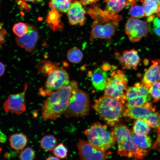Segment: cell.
Instances as JSON below:
<instances>
[{
  "label": "cell",
  "mask_w": 160,
  "mask_h": 160,
  "mask_svg": "<svg viewBox=\"0 0 160 160\" xmlns=\"http://www.w3.org/2000/svg\"><path fill=\"white\" fill-rule=\"evenodd\" d=\"M78 88V82L72 80L68 85L50 93L41 107L42 117L55 120L64 114L72 92Z\"/></svg>",
  "instance_id": "obj_2"
},
{
  "label": "cell",
  "mask_w": 160,
  "mask_h": 160,
  "mask_svg": "<svg viewBox=\"0 0 160 160\" xmlns=\"http://www.w3.org/2000/svg\"><path fill=\"white\" fill-rule=\"evenodd\" d=\"M123 104L116 98L104 95L94 100L92 107L102 120L114 127L123 115Z\"/></svg>",
  "instance_id": "obj_4"
},
{
  "label": "cell",
  "mask_w": 160,
  "mask_h": 160,
  "mask_svg": "<svg viewBox=\"0 0 160 160\" xmlns=\"http://www.w3.org/2000/svg\"><path fill=\"white\" fill-rule=\"evenodd\" d=\"M149 89L153 102H157L160 100V81L153 83Z\"/></svg>",
  "instance_id": "obj_31"
},
{
  "label": "cell",
  "mask_w": 160,
  "mask_h": 160,
  "mask_svg": "<svg viewBox=\"0 0 160 160\" xmlns=\"http://www.w3.org/2000/svg\"><path fill=\"white\" fill-rule=\"evenodd\" d=\"M151 99V96H140L125 100V106L127 108L143 106L146 103L149 102Z\"/></svg>",
  "instance_id": "obj_23"
},
{
  "label": "cell",
  "mask_w": 160,
  "mask_h": 160,
  "mask_svg": "<svg viewBox=\"0 0 160 160\" xmlns=\"http://www.w3.org/2000/svg\"><path fill=\"white\" fill-rule=\"evenodd\" d=\"M57 141L56 137L52 135H47L41 139L40 145L43 150L49 151L53 150L57 145Z\"/></svg>",
  "instance_id": "obj_24"
},
{
  "label": "cell",
  "mask_w": 160,
  "mask_h": 160,
  "mask_svg": "<svg viewBox=\"0 0 160 160\" xmlns=\"http://www.w3.org/2000/svg\"><path fill=\"white\" fill-rule=\"evenodd\" d=\"M151 62V65L145 73L141 82L149 89L153 83L160 81V59Z\"/></svg>",
  "instance_id": "obj_15"
},
{
  "label": "cell",
  "mask_w": 160,
  "mask_h": 160,
  "mask_svg": "<svg viewBox=\"0 0 160 160\" xmlns=\"http://www.w3.org/2000/svg\"><path fill=\"white\" fill-rule=\"evenodd\" d=\"M0 76H2L4 73L5 70V67L4 65L1 62L0 63Z\"/></svg>",
  "instance_id": "obj_37"
},
{
  "label": "cell",
  "mask_w": 160,
  "mask_h": 160,
  "mask_svg": "<svg viewBox=\"0 0 160 160\" xmlns=\"http://www.w3.org/2000/svg\"><path fill=\"white\" fill-rule=\"evenodd\" d=\"M154 19V17L153 15H152L149 16V17L147 19V22L149 23H150Z\"/></svg>",
  "instance_id": "obj_39"
},
{
  "label": "cell",
  "mask_w": 160,
  "mask_h": 160,
  "mask_svg": "<svg viewBox=\"0 0 160 160\" xmlns=\"http://www.w3.org/2000/svg\"><path fill=\"white\" fill-rule=\"evenodd\" d=\"M155 111V108L148 102L141 106L127 108L124 111L123 116L126 117L135 119L144 120L148 116Z\"/></svg>",
  "instance_id": "obj_14"
},
{
  "label": "cell",
  "mask_w": 160,
  "mask_h": 160,
  "mask_svg": "<svg viewBox=\"0 0 160 160\" xmlns=\"http://www.w3.org/2000/svg\"><path fill=\"white\" fill-rule=\"evenodd\" d=\"M106 2H107L108 0H104Z\"/></svg>",
  "instance_id": "obj_44"
},
{
  "label": "cell",
  "mask_w": 160,
  "mask_h": 160,
  "mask_svg": "<svg viewBox=\"0 0 160 160\" xmlns=\"http://www.w3.org/2000/svg\"><path fill=\"white\" fill-rule=\"evenodd\" d=\"M150 130V127L143 120L137 119L133 124V131L137 134L147 135Z\"/></svg>",
  "instance_id": "obj_25"
},
{
  "label": "cell",
  "mask_w": 160,
  "mask_h": 160,
  "mask_svg": "<svg viewBox=\"0 0 160 160\" xmlns=\"http://www.w3.org/2000/svg\"><path fill=\"white\" fill-rule=\"evenodd\" d=\"M155 1L159 5L160 4V0H153Z\"/></svg>",
  "instance_id": "obj_42"
},
{
  "label": "cell",
  "mask_w": 160,
  "mask_h": 160,
  "mask_svg": "<svg viewBox=\"0 0 160 160\" xmlns=\"http://www.w3.org/2000/svg\"><path fill=\"white\" fill-rule=\"evenodd\" d=\"M131 132L132 140L138 147L145 149L151 147L152 145V140L147 135L137 134L133 131H131Z\"/></svg>",
  "instance_id": "obj_19"
},
{
  "label": "cell",
  "mask_w": 160,
  "mask_h": 160,
  "mask_svg": "<svg viewBox=\"0 0 160 160\" xmlns=\"http://www.w3.org/2000/svg\"><path fill=\"white\" fill-rule=\"evenodd\" d=\"M145 9V16L149 17L156 13L159 5L153 0H140Z\"/></svg>",
  "instance_id": "obj_27"
},
{
  "label": "cell",
  "mask_w": 160,
  "mask_h": 160,
  "mask_svg": "<svg viewBox=\"0 0 160 160\" xmlns=\"http://www.w3.org/2000/svg\"><path fill=\"white\" fill-rule=\"evenodd\" d=\"M89 109L88 94L78 88L72 92L64 115L66 118L82 117L87 115Z\"/></svg>",
  "instance_id": "obj_7"
},
{
  "label": "cell",
  "mask_w": 160,
  "mask_h": 160,
  "mask_svg": "<svg viewBox=\"0 0 160 160\" xmlns=\"http://www.w3.org/2000/svg\"><path fill=\"white\" fill-rule=\"evenodd\" d=\"M129 12L133 17L141 18L145 16V9L143 6L137 5L136 3L130 7Z\"/></svg>",
  "instance_id": "obj_30"
},
{
  "label": "cell",
  "mask_w": 160,
  "mask_h": 160,
  "mask_svg": "<svg viewBox=\"0 0 160 160\" xmlns=\"http://www.w3.org/2000/svg\"><path fill=\"white\" fill-rule=\"evenodd\" d=\"M6 140V136L5 135L1 132L0 142L1 143H4Z\"/></svg>",
  "instance_id": "obj_38"
},
{
  "label": "cell",
  "mask_w": 160,
  "mask_h": 160,
  "mask_svg": "<svg viewBox=\"0 0 160 160\" xmlns=\"http://www.w3.org/2000/svg\"><path fill=\"white\" fill-rule=\"evenodd\" d=\"M9 141L11 148L17 151L23 149L28 143L26 136L20 133H16L10 135Z\"/></svg>",
  "instance_id": "obj_18"
},
{
  "label": "cell",
  "mask_w": 160,
  "mask_h": 160,
  "mask_svg": "<svg viewBox=\"0 0 160 160\" xmlns=\"http://www.w3.org/2000/svg\"><path fill=\"white\" fill-rule=\"evenodd\" d=\"M151 127L155 129L158 134H160V116L155 111L148 116L144 120Z\"/></svg>",
  "instance_id": "obj_26"
},
{
  "label": "cell",
  "mask_w": 160,
  "mask_h": 160,
  "mask_svg": "<svg viewBox=\"0 0 160 160\" xmlns=\"http://www.w3.org/2000/svg\"><path fill=\"white\" fill-rule=\"evenodd\" d=\"M127 0H108L106 2L105 10L117 14L127 6Z\"/></svg>",
  "instance_id": "obj_22"
},
{
  "label": "cell",
  "mask_w": 160,
  "mask_h": 160,
  "mask_svg": "<svg viewBox=\"0 0 160 160\" xmlns=\"http://www.w3.org/2000/svg\"><path fill=\"white\" fill-rule=\"evenodd\" d=\"M99 0H79L82 5H87L98 1Z\"/></svg>",
  "instance_id": "obj_36"
},
{
  "label": "cell",
  "mask_w": 160,
  "mask_h": 160,
  "mask_svg": "<svg viewBox=\"0 0 160 160\" xmlns=\"http://www.w3.org/2000/svg\"><path fill=\"white\" fill-rule=\"evenodd\" d=\"M87 12L94 20L92 24L89 40L96 39L106 40L111 43V37L122 19L121 16L111 13L92 5L87 9Z\"/></svg>",
  "instance_id": "obj_1"
},
{
  "label": "cell",
  "mask_w": 160,
  "mask_h": 160,
  "mask_svg": "<svg viewBox=\"0 0 160 160\" xmlns=\"http://www.w3.org/2000/svg\"><path fill=\"white\" fill-rule=\"evenodd\" d=\"M153 31L155 34L160 37V18L156 17L153 20Z\"/></svg>",
  "instance_id": "obj_34"
},
{
  "label": "cell",
  "mask_w": 160,
  "mask_h": 160,
  "mask_svg": "<svg viewBox=\"0 0 160 160\" xmlns=\"http://www.w3.org/2000/svg\"><path fill=\"white\" fill-rule=\"evenodd\" d=\"M80 1L74 0L67 13L69 23L71 25H82L85 22L86 11Z\"/></svg>",
  "instance_id": "obj_13"
},
{
  "label": "cell",
  "mask_w": 160,
  "mask_h": 160,
  "mask_svg": "<svg viewBox=\"0 0 160 160\" xmlns=\"http://www.w3.org/2000/svg\"><path fill=\"white\" fill-rule=\"evenodd\" d=\"M59 159L56 156H51L48 157L46 160H59Z\"/></svg>",
  "instance_id": "obj_40"
},
{
  "label": "cell",
  "mask_w": 160,
  "mask_h": 160,
  "mask_svg": "<svg viewBox=\"0 0 160 160\" xmlns=\"http://www.w3.org/2000/svg\"><path fill=\"white\" fill-rule=\"evenodd\" d=\"M54 155L59 159H64L67 155L68 150L64 145L60 143L56 145L53 150Z\"/></svg>",
  "instance_id": "obj_32"
},
{
  "label": "cell",
  "mask_w": 160,
  "mask_h": 160,
  "mask_svg": "<svg viewBox=\"0 0 160 160\" xmlns=\"http://www.w3.org/2000/svg\"><path fill=\"white\" fill-rule=\"evenodd\" d=\"M128 81L123 71L118 69L113 71L107 79L104 89V95L116 98L124 104Z\"/></svg>",
  "instance_id": "obj_6"
},
{
  "label": "cell",
  "mask_w": 160,
  "mask_h": 160,
  "mask_svg": "<svg viewBox=\"0 0 160 160\" xmlns=\"http://www.w3.org/2000/svg\"><path fill=\"white\" fill-rule=\"evenodd\" d=\"M119 60L123 68L136 70L140 61L137 51L134 49L124 51L119 57Z\"/></svg>",
  "instance_id": "obj_16"
},
{
  "label": "cell",
  "mask_w": 160,
  "mask_h": 160,
  "mask_svg": "<svg viewBox=\"0 0 160 160\" xmlns=\"http://www.w3.org/2000/svg\"><path fill=\"white\" fill-rule=\"evenodd\" d=\"M51 9L48 14L47 23L53 30L61 29L63 25L60 21V14L54 8Z\"/></svg>",
  "instance_id": "obj_20"
},
{
  "label": "cell",
  "mask_w": 160,
  "mask_h": 160,
  "mask_svg": "<svg viewBox=\"0 0 160 160\" xmlns=\"http://www.w3.org/2000/svg\"><path fill=\"white\" fill-rule=\"evenodd\" d=\"M73 2L72 0H50L49 5L58 12L66 13Z\"/></svg>",
  "instance_id": "obj_21"
},
{
  "label": "cell",
  "mask_w": 160,
  "mask_h": 160,
  "mask_svg": "<svg viewBox=\"0 0 160 160\" xmlns=\"http://www.w3.org/2000/svg\"><path fill=\"white\" fill-rule=\"evenodd\" d=\"M112 132L117 144V152L121 156L136 159H141L148 154L146 149L138 147L133 142L131 131L125 125L117 124Z\"/></svg>",
  "instance_id": "obj_3"
},
{
  "label": "cell",
  "mask_w": 160,
  "mask_h": 160,
  "mask_svg": "<svg viewBox=\"0 0 160 160\" xmlns=\"http://www.w3.org/2000/svg\"><path fill=\"white\" fill-rule=\"evenodd\" d=\"M35 153L31 148L28 147L21 151L18 157L21 160H32L34 159Z\"/></svg>",
  "instance_id": "obj_33"
},
{
  "label": "cell",
  "mask_w": 160,
  "mask_h": 160,
  "mask_svg": "<svg viewBox=\"0 0 160 160\" xmlns=\"http://www.w3.org/2000/svg\"><path fill=\"white\" fill-rule=\"evenodd\" d=\"M28 30L22 37L17 36L16 41L17 45L28 52L34 49L39 38L37 29L34 26L28 24Z\"/></svg>",
  "instance_id": "obj_12"
},
{
  "label": "cell",
  "mask_w": 160,
  "mask_h": 160,
  "mask_svg": "<svg viewBox=\"0 0 160 160\" xmlns=\"http://www.w3.org/2000/svg\"><path fill=\"white\" fill-rule=\"evenodd\" d=\"M0 34V43L1 44H3L4 40V38L7 34V32L4 28H2V29L1 28Z\"/></svg>",
  "instance_id": "obj_35"
},
{
  "label": "cell",
  "mask_w": 160,
  "mask_h": 160,
  "mask_svg": "<svg viewBox=\"0 0 160 160\" xmlns=\"http://www.w3.org/2000/svg\"><path fill=\"white\" fill-rule=\"evenodd\" d=\"M158 16L160 18V4L159 5L158 11L156 12Z\"/></svg>",
  "instance_id": "obj_41"
},
{
  "label": "cell",
  "mask_w": 160,
  "mask_h": 160,
  "mask_svg": "<svg viewBox=\"0 0 160 160\" xmlns=\"http://www.w3.org/2000/svg\"><path fill=\"white\" fill-rule=\"evenodd\" d=\"M44 88L41 91L43 95H49L68 85L70 82L68 74L64 69L56 66L48 73Z\"/></svg>",
  "instance_id": "obj_8"
},
{
  "label": "cell",
  "mask_w": 160,
  "mask_h": 160,
  "mask_svg": "<svg viewBox=\"0 0 160 160\" xmlns=\"http://www.w3.org/2000/svg\"><path fill=\"white\" fill-rule=\"evenodd\" d=\"M84 134L90 143L103 151L112 147L116 142L112 132L108 130L106 125L98 122L94 123L86 129Z\"/></svg>",
  "instance_id": "obj_5"
},
{
  "label": "cell",
  "mask_w": 160,
  "mask_h": 160,
  "mask_svg": "<svg viewBox=\"0 0 160 160\" xmlns=\"http://www.w3.org/2000/svg\"><path fill=\"white\" fill-rule=\"evenodd\" d=\"M28 24L19 22L14 25L12 28L14 33L18 37H22L28 31Z\"/></svg>",
  "instance_id": "obj_29"
},
{
  "label": "cell",
  "mask_w": 160,
  "mask_h": 160,
  "mask_svg": "<svg viewBox=\"0 0 160 160\" xmlns=\"http://www.w3.org/2000/svg\"><path fill=\"white\" fill-rule=\"evenodd\" d=\"M77 147L80 159L82 160H104L111 154L110 151H102L83 140H79Z\"/></svg>",
  "instance_id": "obj_10"
},
{
  "label": "cell",
  "mask_w": 160,
  "mask_h": 160,
  "mask_svg": "<svg viewBox=\"0 0 160 160\" xmlns=\"http://www.w3.org/2000/svg\"><path fill=\"white\" fill-rule=\"evenodd\" d=\"M67 58L69 61L74 63H78L81 62L83 57L81 51L76 47L70 49L67 53Z\"/></svg>",
  "instance_id": "obj_28"
},
{
  "label": "cell",
  "mask_w": 160,
  "mask_h": 160,
  "mask_svg": "<svg viewBox=\"0 0 160 160\" xmlns=\"http://www.w3.org/2000/svg\"><path fill=\"white\" fill-rule=\"evenodd\" d=\"M108 71L103 65L93 71L91 76L92 84L95 89L98 91H101L105 89L108 78Z\"/></svg>",
  "instance_id": "obj_17"
},
{
  "label": "cell",
  "mask_w": 160,
  "mask_h": 160,
  "mask_svg": "<svg viewBox=\"0 0 160 160\" xmlns=\"http://www.w3.org/2000/svg\"><path fill=\"white\" fill-rule=\"evenodd\" d=\"M28 85L25 84L24 90L20 93L9 95L3 104V107L7 113L11 112L17 114L22 113L26 110L25 95Z\"/></svg>",
  "instance_id": "obj_11"
},
{
  "label": "cell",
  "mask_w": 160,
  "mask_h": 160,
  "mask_svg": "<svg viewBox=\"0 0 160 160\" xmlns=\"http://www.w3.org/2000/svg\"><path fill=\"white\" fill-rule=\"evenodd\" d=\"M25 1H30V2H33L36 1V0H23Z\"/></svg>",
  "instance_id": "obj_43"
},
{
  "label": "cell",
  "mask_w": 160,
  "mask_h": 160,
  "mask_svg": "<svg viewBox=\"0 0 160 160\" xmlns=\"http://www.w3.org/2000/svg\"><path fill=\"white\" fill-rule=\"evenodd\" d=\"M125 30L129 39L132 42L138 41L146 36L148 31L146 22L132 17L128 19Z\"/></svg>",
  "instance_id": "obj_9"
}]
</instances>
